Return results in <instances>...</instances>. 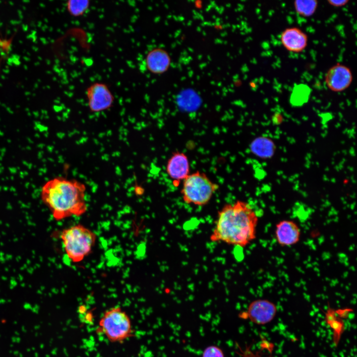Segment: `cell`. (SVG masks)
Wrapping results in <instances>:
<instances>
[{
	"mask_svg": "<svg viewBox=\"0 0 357 357\" xmlns=\"http://www.w3.org/2000/svg\"><path fill=\"white\" fill-rule=\"evenodd\" d=\"M258 222V217L248 202L238 200L225 204L218 211L210 240L245 247L255 239Z\"/></svg>",
	"mask_w": 357,
	"mask_h": 357,
	"instance_id": "6da1fadb",
	"label": "cell"
},
{
	"mask_svg": "<svg viewBox=\"0 0 357 357\" xmlns=\"http://www.w3.org/2000/svg\"><path fill=\"white\" fill-rule=\"evenodd\" d=\"M98 330L112 343H122L133 335L130 317L119 306L104 312L99 321Z\"/></svg>",
	"mask_w": 357,
	"mask_h": 357,
	"instance_id": "5b68a950",
	"label": "cell"
},
{
	"mask_svg": "<svg viewBox=\"0 0 357 357\" xmlns=\"http://www.w3.org/2000/svg\"><path fill=\"white\" fill-rule=\"evenodd\" d=\"M311 93L310 88L306 84L300 83L293 89L290 102L294 106H301L307 102Z\"/></svg>",
	"mask_w": 357,
	"mask_h": 357,
	"instance_id": "5bb4252c",
	"label": "cell"
},
{
	"mask_svg": "<svg viewBox=\"0 0 357 357\" xmlns=\"http://www.w3.org/2000/svg\"><path fill=\"white\" fill-rule=\"evenodd\" d=\"M328 2L331 5L335 7H342L349 2L348 0H328Z\"/></svg>",
	"mask_w": 357,
	"mask_h": 357,
	"instance_id": "d6986e66",
	"label": "cell"
},
{
	"mask_svg": "<svg viewBox=\"0 0 357 357\" xmlns=\"http://www.w3.org/2000/svg\"><path fill=\"white\" fill-rule=\"evenodd\" d=\"M90 2L88 0H70L67 1L66 7L68 12L73 17L84 15L89 8Z\"/></svg>",
	"mask_w": 357,
	"mask_h": 357,
	"instance_id": "2e32d148",
	"label": "cell"
},
{
	"mask_svg": "<svg viewBox=\"0 0 357 357\" xmlns=\"http://www.w3.org/2000/svg\"><path fill=\"white\" fill-rule=\"evenodd\" d=\"M301 230L298 224L291 220H282L275 225V238L282 247H289L298 243L300 238Z\"/></svg>",
	"mask_w": 357,
	"mask_h": 357,
	"instance_id": "30bf717a",
	"label": "cell"
},
{
	"mask_svg": "<svg viewBox=\"0 0 357 357\" xmlns=\"http://www.w3.org/2000/svg\"><path fill=\"white\" fill-rule=\"evenodd\" d=\"M190 163L183 152H174L167 161L166 172L175 186H178L190 174Z\"/></svg>",
	"mask_w": 357,
	"mask_h": 357,
	"instance_id": "ba28073f",
	"label": "cell"
},
{
	"mask_svg": "<svg viewBox=\"0 0 357 357\" xmlns=\"http://www.w3.org/2000/svg\"><path fill=\"white\" fill-rule=\"evenodd\" d=\"M294 5L298 14L303 17H309L316 11L318 1L316 0H297L294 1Z\"/></svg>",
	"mask_w": 357,
	"mask_h": 357,
	"instance_id": "9a60e30c",
	"label": "cell"
},
{
	"mask_svg": "<svg viewBox=\"0 0 357 357\" xmlns=\"http://www.w3.org/2000/svg\"><path fill=\"white\" fill-rule=\"evenodd\" d=\"M277 312L276 305L267 299H257L248 305L247 310L240 313L238 316L249 319L252 323L264 325L271 322Z\"/></svg>",
	"mask_w": 357,
	"mask_h": 357,
	"instance_id": "8992f818",
	"label": "cell"
},
{
	"mask_svg": "<svg viewBox=\"0 0 357 357\" xmlns=\"http://www.w3.org/2000/svg\"><path fill=\"white\" fill-rule=\"evenodd\" d=\"M353 310L350 308L334 309L328 307L325 313V321L333 332L334 345L338 346L345 330L343 318H347Z\"/></svg>",
	"mask_w": 357,
	"mask_h": 357,
	"instance_id": "8fae6325",
	"label": "cell"
},
{
	"mask_svg": "<svg viewBox=\"0 0 357 357\" xmlns=\"http://www.w3.org/2000/svg\"><path fill=\"white\" fill-rule=\"evenodd\" d=\"M219 188L207 175L197 171L182 181L180 193L185 203L202 206L209 202Z\"/></svg>",
	"mask_w": 357,
	"mask_h": 357,
	"instance_id": "277c9868",
	"label": "cell"
},
{
	"mask_svg": "<svg viewBox=\"0 0 357 357\" xmlns=\"http://www.w3.org/2000/svg\"><path fill=\"white\" fill-rule=\"evenodd\" d=\"M353 75L347 66L337 63L331 67L326 73L325 81L327 87L334 92H341L351 84Z\"/></svg>",
	"mask_w": 357,
	"mask_h": 357,
	"instance_id": "9c48e42d",
	"label": "cell"
},
{
	"mask_svg": "<svg viewBox=\"0 0 357 357\" xmlns=\"http://www.w3.org/2000/svg\"><path fill=\"white\" fill-rule=\"evenodd\" d=\"M60 238L64 251L72 262L82 261L91 252L96 242L95 233L82 225L77 224L62 230Z\"/></svg>",
	"mask_w": 357,
	"mask_h": 357,
	"instance_id": "3957f363",
	"label": "cell"
},
{
	"mask_svg": "<svg viewBox=\"0 0 357 357\" xmlns=\"http://www.w3.org/2000/svg\"><path fill=\"white\" fill-rule=\"evenodd\" d=\"M145 63L147 69L155 74L162 73L169 67L170 58L164 50L156 48L150 51L146 55Z\"/></svg>",
	"mask_w": 357,
	"mask_h": 357,
	"instance_id": "4fadbf2b",
	"label": "cell"
},
{
	"mask_svg": "<svg viewBox=\"0 0 357 357\" xmlns=\"http://www.w3.org/2000/svg\"><path fill=\"white\" fill-rule=\"evenodd\" d=\"M238 351L236 353L241 357H273L271 355L264 356L262 353L263 348L261 346V349L259 351H253L251 349V346L246 345L244 348L241 349L239 345H238Z\"/></svg>",
	"mask_w": 357,
	"mask_h": 357,
	"instance_id": "e0dca14e",
	"label": "cell"
},
{
	"mask_svg": "<svg viewBox=\"0 0 357 357\" xmlns=\"http://www.w3.org/2000/svg\"><path fill=\"white\" fill-rule=\"evenodd\" d=\"M85 185L76 179L58 177L42 186L40 196L53 218L61 221L71 216L79 217L87 211Z\"/></svg>",
	"mask_w": 357,
	"mask_h": 357,
	"instance_id": "7a4b0ae2",
	"label": "cell"
},
{
	"mask_svg": "<svg viewBox=\"0 0 357 357\" xmlns=\"http://www.w3.org/2000/svg\"><path fill=\"white\" fill-rule=\"evenodd\" d=\"M280 40L285 49L293 53L303 51L308 43L307 35L298 27L285 29L280 35Z\"/></svg>",
	"mask_w": 357,
	"mask_h": 357,
	"instance_id": "7c38bea8",
	"label": "cell"
},
{
	"mask_svg": "<svg viewBox=\"0 0 357 357\" xmlns=\"http://www.w3.org/2000/svg\"><path fill=\"white\" fill-rule=\"evenodd\" d=\"M202 357H225L223 350L215 345H210L204 349Z\"/></svg>",
	"mask_w": 357,
	"mask_h": 357,
	"instance_id": "ac0fdd59",
	"label": "cell"
},
{
	"mask_svg": "<svg viewBox=\"0 0 357 357\" xmlns=\"http://www.w3.org/2000/svg\"><path fill=\"white\" fill-rule=\"evenodd\" d=\"M88 106L92 113H99L109 109L115 98L108 85L103 82H94L86 90Z\"/></svg>",
	"mask_w": 357,
	"mask_h": 357,
	"instance_id": "52a82bcc",
	"label": "cell"
}]
</instances>
